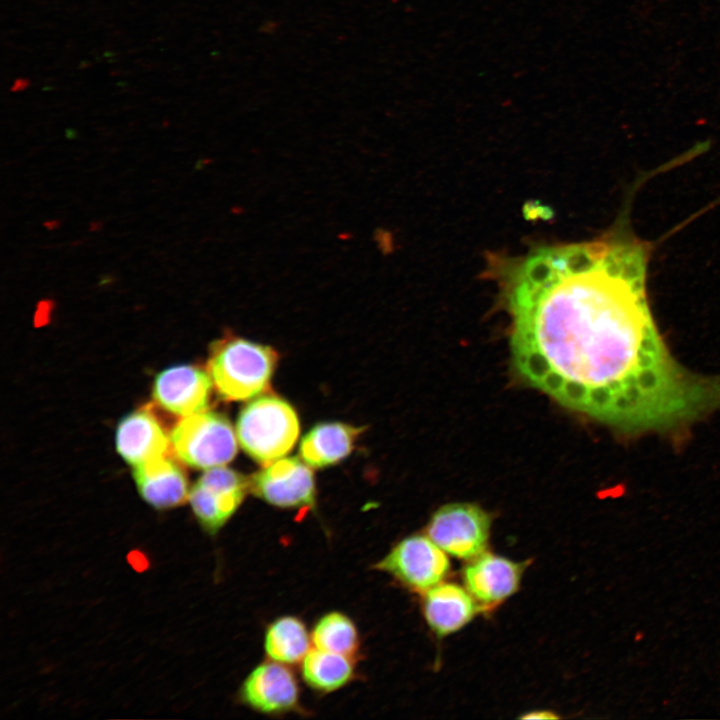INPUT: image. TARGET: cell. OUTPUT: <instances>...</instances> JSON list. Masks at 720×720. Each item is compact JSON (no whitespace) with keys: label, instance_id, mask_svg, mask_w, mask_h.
Listing matches in <instances>:
<instances>
[{"label":"cell","instance_id":"6da1fadb","mask_svg":"<svg viewBox=\"0 0 720 720\" xmlns=\"http://www.w3.org/2000/svg\"><path fill=\"white\" fill-rule=\"evenodd\" d=\"M639 244L538 248L502 272L513 366L529 386L626 434L664 432L720 410V375L669 351L645 291Z\"/></svg>","mask_w":720,"mask_h":720},{"label":"cell","instance_id":"7a4b0ae2","mask_svg":"<svg viewBox=\"0 0 720 720\" xmlns=\"http://www.w3.org/2000/svg\"><path fill=\"white\" fill-rule=\"evenodd\" d=\"M277 358L269 346L231 337L213 345L208 374L221 398L249 400L268 389Z\"/></svg>","mask_w":720,"mask_h":720},{"label":"cell","instance_id":"3957f363","mask_svg":"<svg viewBox=\"0 0 720 720\" xmlns=\"http://www.w3.org/2000/svg\"><path fill=\"white\" fill-rule=\"evenodd\" d=\"M298 434L296 412L289 403L273 395L251 401L237 419L236 435L241 447L264 466L288 453Z\"/></svg>","mask_w":720,"mask_h":720},{"label":"cell","instance_id":"277c9868","mask_svg":"<svg viewBox=\"0 0 720 720\" xmlns=\"http://www.w3.org/2000/svg\"><path fill=\"white\" fill-rule=\"evenodd\" d=\"M236 438L225 416L207 411L183 417L170 434L178 458L197 469L230 462L237 453Z\"/></svg>","mask_w":720,"mask_h":720},{"label":"cell","instance_id":"5b68a950","mask_svg":"<svg viewBox=\"0 0 720 720\" xmlns=\"http://www.w3.org/2000/svg\"><path fill=\"white\" fill-rule=\"evenodd\" d=\"M491 517L472 503H449L431 516L426 534L448 555L471 560L485 552Z\"/></svg>","mask_w":720,"mask_h":720},{"label":"cell","instance_id":"8992f818","mask_svg":"<svg viewBox=\"0 0 720 720\" xmlns=\"http://www.w3.org/2000/svg\"><path fill=\"white\" fill-rule=\"evenodd\" d=\"M376 568L408 589L423 594L444 581L450 571V561L447 553L427 534H414L399 541Z\"/></svg>","mask_w":720,"mask_h":720},{"label":"cell","instance_id":"52a82bcc","mask_svg":"<svg viewBox=\"0 0 720 720\" xmlns=\"http://www.w3.org/2000/svg\"><path fill=\"white\" fill-rule=\"evenodd\" d=\"M249 480L232 469L218 466L205 471L191 487L189 503L203 531L218 533L243 502Z\"/></svg>","mask_w":720,"mask_h":720},{"label":"cell","instance_id":"ba28073f","mask_svg":"<svg viewBox=\"0 0 720 720\" xmlns=\"http://www.w3.org/2000/svg\"><path fill=\"white\" fill-rule=\"evenodd\" d=\"M307 463L280 458L249 480L250 490L267 503L281 508H311L315 504V480Z\"/></svg>","mask_w":720,"mask_h":720},{"label":"cell","instance_id":"9c48e42d","mask_svg":"<svg viewBox=\"0 0 720 720\" xmlns=\"http://www.w3.org/2000/svg\"><path fill=\"white\" fill-rule=\"evenodd\" d=\"M212 380L204 370L192 365H176L160 372L152 395L158 405L180 416L206 411Z\"/></svg>","mask_w":720,"mask_h":720},{"label":"cell","instance_id":"30bf717a","mask_svg":"<svg viewBox=\"0 0 720 720\" xmlns=\"http://www.w3.org/2000/svg\"><path fill=\"white\" fill-rule=\"evenodd\" d=\"M524 565L506 557L483 552L465 566V588L482 607H493L519 588Z\"/></svg>","mask_w":720,"mask_h":720},{"label":"cell","instance_id":"8fae6325","mask_svg":"<svg viewBox=\"0 0 720 720\" xmlns=\"http://www.w3.org/2000/svg\"><path fill=\"white\" fill-rule=\"evenodd\" d=\"M240 697L259 712L282 713L298 705L299 687L286 664L271 660L251 671L241 686Z\"/></svg>","mask_w":720,"mask_h":720},{"label":"cell","instance_id":"7c38bea8","mask_svg":"<svg viewBox=\"0 0 720 720\" xmlns=\"http://www.w3.org/2000/svg\"><path fill=\"white\" fill-rule=\"evenodd\" d=\"M133 478L141 498L156 510L177 508L189 499L187 476L167 454L134 466Z\"/></svg>","mask_w":720,"mask_h":720},{"label":"cell","instance_id":"4fadbf2b","mask_svg":"<svg viewBox=\"0 0 720 720\" xmlns=\"http://www.w3.org/2000/svg\"><path fill=\"white\" fill-rule=\"evenodd\" d=\"M116 448L133 467L167 454L169 437L157 417L148 408H140L119 423Z\"/></svg>","mask_w":720,"mask_h":720},{"label":"cell","instance_id":"5bb4252c","mask_svg":"<svg viewBox=\"0 0 720 720\" xmlns=\"http://www.w3.org/2000/svg\"><path fill=\"white\" fill-rule=\"evenodd\" d=\"M422 610L432 631L444 637L468 624L479 605L465 586L441 582L423 593Z\"/></svg>","mask_w":720,"mask_h":720},{"label":"cell","instance_id":"9a60e30c","mask_svg":"<svg viewBox=\"0 0 720 720\" xmlns=\"http://www.w3.org/2000/svg\"><path fill=\"white\" fill-rule=\"evenodd\" d=\"M361 428L340 422L314 426L303 437L300 455L311 467L323 468L346 458L353 450Z\"/></svg>","mask_w":720,"mask_h":720},{"label":"cell","instance_id":"2e32d148","mask_svg":"<svg viewBox=\"0 0 720 720\" xmlns=\"http://www.w3.org/2000/svg\"><path fill=\"white\" fill-rule=\"evenodd\" d=\"M312 639L305 624L297 617L283 616L266 630L264 648L270 660L282 664L302 662L311 650Z\"/></svg>","mask_w":720,"mask_h":720},{"label":"cell","instance_id":"e0dca14e","mask_svg":"<svg viewBox=\"0 0 720 720\" xmlns=\"http://www.w3.org/2000/svg\"><path fill=\"white\" fill-rule=\"evenodd\" d=\"M301 671L310 687L331 692L350 681L354 668L350 656L313 647L303 659Z\"/></svg>","mask_w":720,"mask_h":720},{"label":"cell","instance_id":"ac0fdd59","mask_svg":"<svg viewBox=\"0 0 720 720\" xmlns=\"http://www.w3.org/2000/svg\"><path fill=\"white\" fill-rule=\"evenodd\" d=\"M314 648L352 656L358 649L359 636L353 621L340 612L322 616L311 633Z\"/></svg>","mask_w":720,"mask_h":720},{"label":"cell","instance_id":"d6986e66","mask_svg":"<svg viewBox=\"0 0 720 720\" xmlns=\"http://www.w3.org/2000/svg\"><path fill=\"white\" fill-rule=\"evenodd\" d=\"M521 719H558L559 715L547 710L531 711L520 716Z\"/></svg>","mask_w":720,"mask_h":720},{"label":"cell","instance_id":"ffe728a7","mask_svg":"<svg viewBox=\"0 0 720 720\" xmlns=\"http://www.w3.org/2000/svg\"><path fill=\"white\" fill-rule=\"evenodd\" d=\"M28 85H29V81H28V80H26V79H16L15 82H14V84H13V86H12V90H13V91H21V90L27 88Z\"/></svg>","mask_w":720,"mask_h":720}]
</instances>
